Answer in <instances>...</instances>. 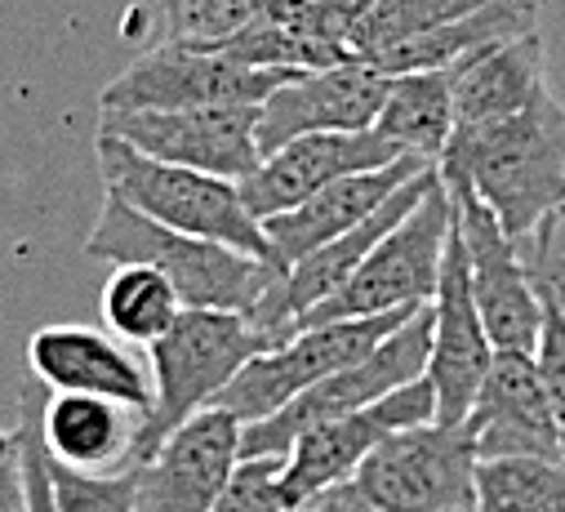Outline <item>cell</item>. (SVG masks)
I'll return each mask as SVG.
<instances>
[{
    "mask_svg": "<svg viewBox=\"0 0 565 512\" xmlns=\"http://www.w3.org/2000/svg\"><path fill=\"white\" fill-rule=\"evenodd\" d=\"M441 183L472 188L512 241L565 210V107L543 94L525 111L455 130L441 157Z\"/></svg>",
    "mask_w": 565,
    "mask_h": 512,
    "instance_id": "obj_1",
    "label": "cell"
},
{
    "mask_svg": "<svg viewBox=\"0 0 565 512\" xmlns=\"http://www.w3.org/2000/svg\"><path fill=\"white\" fill-rule=\"evenodd\" d=\"M85 254L111 268H157L179 290L183 308H214L245 317H254L258 299L280 277V268H271L267 259H254V254H241L205 236L174 232L111 192L103 201L94 232L85 236Z\"/></svg>",
    "mask_w": 565,
    "mask_h": 512,
    "instance_id": "obj_2",
    "label": "cell"
},
{
    "mask_svg": "<svg viewBox=\"0 0 565 512\" xmlns=\"http://www.w3.org/2000/svg\"><path fill=\"white\" fill-rule=\"evenodd\" d=\"M280 348L276 334L254 326L245 312L183 308L152 352V410L138 424L134 463H148L192 415L210 410L214 397L263 352Z\"/></svg>",
    "mask_w": 565,
    "mask_h": 512,
    "instance_id": "obj_3",
    "label": "cell"
},
{
    "mask_svg": "<svg viewBox=\"0 0 565 512\" xmlns=\"http://www.w3.org/2000/svg\"><path fill=\"white\" fill-rule=\"evenodd\" d=\"M98 166H103L107 192L125 196L148 218H157L174 232H188V236L232 245V249L267 259L276 268V254H271V241H267L263 223L241 201V183L152 161V157L134 152L129 143H120L111 135H98Z\"/></svg>",
    "mask_w": 565,
    "mask_h": 512,
    "instance_id": "obj_4",
    "label": "cell"
},
{
    "mask_svg": "<svg viewBox=\"0 0 565 512\" xmlns=\"http://www.w3.org/2000/svg\"><path fill=\"white\" fill-rule=\"evenodd\" d=\"M450 227H455V196L446 183H437L428 201L379 241V249L361 264V273L295 326V334L312 326H334V321H370L387 312L428 308L441 290Z\"/></svg>",
    "mask_w": 565,
    "mask_h": 512,
    "instance_id": "obj_5",
    "label": "cell"
},
{
    "mask_svg": "<svg viewBox=\"0 0 565 512\" xmlns=\"http://www.w3.org/2000/svg\"><path fill=\"white\" fill-rule=\"evenodd\" d=\"M428 356H433V303L418 317H409L396 334H387L365 361L321 378L317 388H308L303 397H295L286 410H276L271 419L245 424L241 428V463L245 459H290L295 441L326 424V419H343L356 415L383 397H392L405 383L428 374Z\"/></svg>",
    "mask_w": 565,
    "mask_h": 512,
    "instance_id": "obj_6",
    "label": "cell"
},
{
    "mask_svg": "<svg viewBox=\"0 0 565 512\" xmlns=\"http://www.w3.org/2000/svg\"><path fill=\"white\" fill-rule=\"evenodd\" d=\"M418 312H387V317H370V321H334V326L299 330L295 339H286L280 348L254 356L227 383V388L214 397V406L227 410V415H236L241 424L271 419L276 410H286L295 397H303L308 388H317L321 378H330V374L365 361L387 334H396Z\"/></svg>",
    "mask_w": 565,
    "mask_h": 512,
    "instance_id": "obj_7",
    "label": "cell"
},
{
    "mask_svg": "<svg viewBox=\"0 0 565 512\" xmlns=\"http://www.w3.org/2000/svg\"><path fill=\"white\" fill-rule=\"evenodd\" d=\"M303 72L249 67L218 50L157 45L134 58L107 89L103 111H183V107H263Z\"/></svg>",
    "mask_w": 565,
    "mask_h": 512,
    "instance_id": "obj_8",
    "label": "cell"
},
{
    "mask_svg": "<svg viewBox=\"0 0 565 512\" xmlns=\"http://www.w3.org/2000/svg\"><path fill=\"white\" fill-rule=\"evenodd\" d=\"M472 433L423 424L387 437L356 472V486L383 512H477Z\"/></svg>",
    "mask_w": 565,
    "mask_h": 512,
    "instance_id": "obj_9",
    "label": "cell"
},
{
    "mask_svg": "<svg viewBox=\"0 0 565 512\" xmlns=\"http://www.w3.org/2000/svg\"><path fill=\"white\" fill-rule=\"evenodd\" d=\"M423 424H437V393L428 374L396 388L392 397L356 410V415H343V419H326L317 428H308L290 459L280 463V503L290 508H303L312 499H321L326 490L334 486H348L356 481L361 463L396 433H409V428H423Z\"/></svg>",
    "mask_w": 565,
    "mask_h": 512,
    "instance_id": "obj_10",
    "label": "cell"
},
{
    "mask_svg": "<svg viewBox=\"0 0 565 512\" xmlns=\"http://www.w3.org/2000/svg\"><path fill=\"white\" fill-rule=\"evenodd\" d=\"M263 107H183V111H103L98 135H111L166 166L245 183L258 166Z\"/></svg>",
    "mask_w": 565,
    "mask_h": 512,
    "instance_id": "obj_11",
    "label": "cell"
},
{
    "mask_svg": "<svg viewBox=\"0 0 565 512\" xmlns=\"http://www.w3.org/2000/svg\"><path fill=\"white\" fill-rule=\"evenodd\" d=\"M450 188V183H446ZM455 196V227L468 249L472 273V299L490 330L494 352H525L534 356L539 330H543V299L521 264L516 241L503 232L494 210L472 188H450Z\"/></svg>",
    "mask_w": 565,
    "mask_h": 512,
    "instance_id": "obj_12",
    "label": "cell"
},
{
    "mask_svg": "<svg viewBox=\"0 0 565 512\" xmlns=\"http://www.w3.org/2000/svg\"><path fill=\"white\" fill-rule=\"evenodd\" d=\"M437 183H441V170H437V166H433V170H423V174L409 179V183H405V188H401L374 218H365V223L352 227L348 236H339V241L312 249L308 259L290 264L286 273L271 281V290L258 299V308H254L249 321L263 326L267 334H276L280 343H286V339L295 334V326H299L312 308H321L330 295H339V290L361 273V264L379 249V241H383L392 227H401L423 201H428Z\"/></svg>",
    "mask_w": 565,
    "mask_h": 512,
    "instance_id": "obj_13",
    "label": "cell"
},
{
    "mask_svg": "<svg viewBox=\"0 0 565 512\" xmlns=\"http://www.w3.org/2000/svg\"><path fill=\"white\" fill-rule=\"evenodd\" d=\"M490 365H494V343L472 299L468 249H463L459 227H450L441 290L433 299V356H428V383L437 393V424L446 428L468 424Z\"/></svg>",
    "mask_w": 565,
    "mask_h": 512,
    "instance_id": "obj_14",
    "label": "cell"
},
{
    "mask_svg": "<svg viewBox=\"0 0 565 512\" xmlns=\"http://www.w3.org/2000/svg\"><path fill=\"white\" fill-rule=\"evenodd\" d=\"M387 103V76L365 58L303 72L280 85L258 111V152L271 157L303 135H352L374 130Z\"/></svg>",
    "mask_w": 565,
    "mask_h": 512,
    "instance_id": "obj_15",
    "label": "cell"
},
{
    "mask_svg": "<svg viewBox=\"0 0 565 512\" xmlns=\"http://www.w3.org/2000/svg\"><path fill=\"white\" fill-rule=\"evenodd\" d=\"M241 419L210 406L192 415L138 477L134 512H214L241 468Z\"/></svg>",
    "mask_w": 565,
    "mask_h": 512,
    "instance_id": "obj_16",
    "label": "cell"
},
{
    "mask_svg": "<svg viewBox=\"0 0 565 512\" xmlns=\"http://www.w3.org/2000/svg\"><path fill=\"white\" fill-rule=\"evenodd\" d=\"M401 157L405 152L396 143H387L379 130L303 135V139L286 143L280 152L263 157V166L241 183V201L258 223H267L276 214L299 210L303 201H312L317 192L334 188L339 179L383 170V166H392Z\"/></svg>",
    "mask_w": 565,
    "mask_h": 512,
    "instance_id": "obj_17",
    "label": "cell"
},
{
    "mask_svg": "<svg viewBox=\"0 0 565 512\" xmlns=\"http://www.w3.org/2000/svg\"><path fill=\"white\" fill-rule=\"evenodd\" d=\"M463 428L472 433L477 459H561L565 463L561 424L552 415L539 365L525 352H494V365Z\"/></svg>",
    "mask_w": 565,
    "mask_h": 512,
    "instance_id": "obj_18",
    "label": "cell"
},
{
    "mask_svg": "<svg viewBox=\"0 0 565 512\" xmlns=\"http://www.w3.org/2000/svg\"><path fill=\"white\" fill-rule=\"evenodd\" d=\"M28 361L50 393L107 397L138 415L152 410V378L120 348L116 334H103L89 326H45L32 334Z\"/></svg>",
    "mask_w": 565,
    "mask_h": 512,
    "instance_id": "obj_19",
    "label": "cell"
},
{
    "mask_svg": "<svg viewBox=\"0 0 565 512\" xmlns=\"http://www.w3.org/2000/svg\"><path fill=\"white\" fill-rule=\"evenodd\" d=\"M423 170H433V161H418V157H401L383 170H370V174H352V179H339L334 188L317 192L312 201H303L299 210L290 214H276L263 223L267 241H271V254H276V268L286 273L290 264L308 259L312 249L348 236L352 227H361L365 218H374L409 179H418Z\"/></svg>",
    "mask_w": 565,
    "mask_h": 512,
    "instance_id": "obj_20",
    "label": "cell"
},
{
    "mask_svg": "<svg viewBox=\"0 0 565 512\" xmlns=\"http://www.w3.org/2000/svg\"><path fill=\"white\" fill-rule=\"evenodd\" d=\"M547 94L543 81V36H516L490 45L459 63L455 81V130H477V125L508 120Z\"/></svg>",
    "mask_w": 565,
    "mask_h": 512,
    "instance_id": "obj_21",
    "label": "cell"
},
{
    "mask_svg": "<svg viewBox=\"0 0 565 512\" xmlns=\"http://www.w3.org/2000/svg\"><path fill=\"white\" fill-rule=\"evenodd\" d=\"M138 424H143L138 410L85 393H50L41 410V433L50 455L81 472H116L134 463Z\"/></svg>",
    "mask_w": 565,
    "mask_h": 512,
    "instance_id": "obj_22",
    "label": "cell"
},
{
    "mask_svg": "<svg viewBox=\"0 0 565 512\" xmlns=\"http://www.w3.org/2000/svg\"><path fill=\"white\" fill-rule=\"evenodd\" d=\"M530 32H539V6L534 0H494V6H486L468 19H459V23L423 32L414 41L379 54L370 67H379L383 76L441 72V67L468 63L472 54H481L490 45H503V41H516V36H530Z\"/></svg>",
    "mask_w": 565,
    "mask_h": 512,
    "instance_id": "obj_23",
    "label": "cell"
},
{
    "mask_svg": "<svg viewBox=\"0 0 565 512\" xmlns=\"http://www.w3.org/2000/svg\"><path fill=\"white\" fill-rule=\"evenodd\" d=\"M455 81H459V67L387 76V103L374 130L387 143H396L405 157L441 166L455 139Z\"/></svg>",
    "mask_w": 565,
    "mask_h": 512,
    "instance_id": "obj_24",
    "label": "cell"
},
{
    "mask_svg": "<svg viewBox=\"0 0 565 512\" xmlns=\"http://www.w3.org/2000/svg\"><path fill=\"white\" fill-rule=\"evenodd\" d=\"M183 317L179 290L157 268H116L103 286V321L120 343H157Z\"/></svg>",
    "mask_w": 565,
    "mask_h": 512,
    "instance_id": "obj_25",
    "label": "cell"
},
{
    "mask_svg": "<svg viewBox=\"0 0 565 512\" xmlns=\"http://www.w3.org/2000/svg\"><path fill=\"white\" fill-rule=\"evenodd\" d=\"M486 6H494V0H379V6L356 23L348 45H352L356 58L374 63L379 54H387V50H396V45L423 36V32L459 23V19H468Z\"/></svg>",
    "mask_w": 565,
    "mask_h": 512,
    "instance_id": "obj_26",
    "label": "cell"
},
{
    "mask_svg": "<svg viewBox=\"0 0 565 512\" xmlns=\"http://www.w3.org/2000/svg\"><path fill=\"white\" fill-rule=\"evenodd\" d=\"M565 503L561 459H481L477 512H552Z\"/></svg>",
    "mask_w": 565,
    "mask_h": 512,
    "instance_id": "obj_27",
    "label": "cell"
},
{
    "mask_svg": "<svg viewBox=\"0 0 565 512\" xmlns=\"http://www.w3.org/2000/svg\"><path fill=\"white\" fill-rule=\"evenodd\" d=\"M218 54L249 63V67H280V72H321V67H339V63H356V54L348 45H330V41H312L295 28L280 23H249L241 36H232Z\"/></svg>",
    "mask_w": 565,
    "mask_h": 512,
    "instance_id": "obj_28",
    "label": "cell"
},
{
    "mask_svg": "<svg viewBox=\"0 0 565 512\" xmlns=\"http://www.w3.org/2000/svg\"><path fill=\"white\" fill-rule=\"evenodd\" d=\"M267 0H161V45L183 50H223L249 23L263 19Z\"/></svg>",
    "mask_w": 565,
    "mask_h": 512,
    "instance_id": "obj_29",
    "label": "cell"
},
{
    "mask_svg": "<svg viewBox=\"0 0 565 512\" xmlns=\"http://www.w3.org/2000/svg\"><path fill=\"white\" fill-rule=\"evenodd\" d=\"M50 477H54L58 512H134L143 463H125L116 472H81L50 455Z\"/></svg>",
    "mask_w": 565,
    "mask_h": 512,
    "instance_id": "obj_30",
    "label": "cell"
},
{
    "mask_svg": "<svg viewBox=\"0 0 565 512\" xmlns=\"http://www.w3.org/2000/svg\"><path fill=\"white\" fill-rule=\"evenodd\" d=\"M379 6V0H267L263 19L295 28L312 41H330V45H348L356 23ZM352 50V45H348Z\"/></svg>",
    "mask_w": 565,
    "mask_h": 512,
    "instance_id": "obj_31",
    "label": "cell"
},
{
    "mask_svg": "<svg viewBox=\"0 0 565 512\" xmlns=\"http://www.w3.org/2000/svg\"><path fill=\"white\" fill-rule=\"evenodd\" d=\"M50 402V388L41 378H32L23 388V424L19 446H23V481H28V512H58V494H54V477H50V446L41 433V410Z\"/></svg>",
    "mask_w": 565,
    "mask_h": 512,
    "instance_id": "obj_32",
    "label": "cell"
},
{
    "mask_svg": "<svg viewBox=\"0 0 565 512\" xmlns=\"http://www.w3.org/2000/svg\"><path fill=\"white\" fill-rule=\"evenodd\" d=\"M516 249L539 299H552L565 312V210L547 214L530 236L516 241Z\"/></svg>",
    "mask_w": 565,
    "mask_h": 512,
    "instance_id": "obj_33",
    "label": "cell"
},
{
    "mask_svg": "<svg viewBox=\"0 0 565 512\" xmlns=\"http://www.w3.org/2000/svg\"><path fill=\"white\" fill-rule=\"evenodd\" d=\"M280 463L286 459H245L214 512H286L280 503Z\"/></svg>",
    "mask_w": 565,
    "mask_h": 512,
    "instance_id": "obj_34",
    "label": "cell"
},
{
    "mask_svg": "<svg viewBox=\"0 0 565 512\" xmlns=\"http://www.w3.org/2000/svg\"><path fill=\"white\" fill-rule=\"evenodd\" d=\"M534 365L547 388L552 415L561 424V441H565V312L543 299V330H539V348H534Z\"/></svg>",
    "mask_w": 565,
    "mask_h": 512,
    "instance_id": "obj_35",
    "label": "cell"
},
{
    "mask_svg": "<svg viewBox=\"0 0 565 512\" xmlns=\"http://www.w3.org/2000/svg\"><path fill=\"white\" fill-rule=\"evenodd\" d=\"M0 512H28L23 446H19V433H6V428H0Z\"/></svg>",
    "mask_w": 565,
    "mask_h": 512,
    "instance_id": "obj_36",
    "label": "cell"
},
{
    "mask_svg": "<svg viewBox=\"0 0 565 512\" xmlns=\"http://www.w3.org/2000/svg\"><path fill=\"white\" fill-rule=\"evenodd\" d=\"M290 512H383V508L370 503L356 481H348V486H334V490H326L321 499H312L303 508H290Z\"/></svg>",
    "mask_w": 565,
    "mask_h": 512,
    "instance_id": "obj_37",
    "label": "cell"
},
{
    "mask_svg": "<svg viewBox=\"0 0 565 512\" xmlns=\"http://www.w3.org/2000/svg\"><path fill=\"white\" fill-rule=\"evenodd\" d=\"M552 512H565V503H561V508H552Z\"/></svg>",
    "mask_w": 565,
    "mask_h": 512,
    "instance_id": "obj_38",
    "label": "cell"
}]
</instances>
